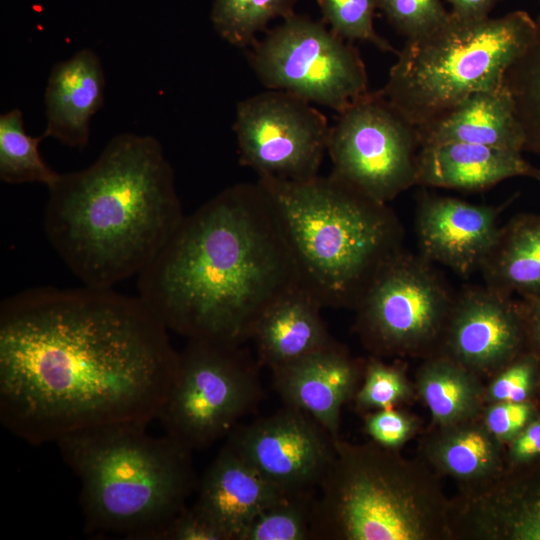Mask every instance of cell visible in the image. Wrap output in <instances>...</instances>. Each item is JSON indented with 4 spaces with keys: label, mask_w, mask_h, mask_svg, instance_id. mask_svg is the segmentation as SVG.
Here are the masks:
<instances>
[{
    "label": "cell",
    "mask_w": 540,
    "mask_h": 540,
    "mask_svg": "<svg viewBox=\"0 0 540 540\" xmlns=\"http://www.w3.org/2000/svg\"><path fill=\"white\" fill-rule=\"evenodd\" d=\"M139 297L30 288L0 306V421L32 445L157 419L179 352Z\"/></svg>",
    "instance_id": "1"
},
{
    "label": "cell",
    "mask_w": 540,
    "mask_h": 540,
    "mask_svg": "<svg viewBox=\"0 0 540 540\" xmlns=\"http://www.w3.org/2000/svg\"><path fill=\"white\" fill-rule=\"evenodd\" d=\"M139 297L169 331L243 345L265 310L300 285L262 186L240 183L185 215L137 276Z\"/></svg>",
    "instance_id": "2"
},
{
    "label": "cell",
    "mask_w": 540,
    "mask_h": 540,
    "mask_svg": "<svg viewBox=\"0 0 540 540\" xmlns=\"http://www.w3.org/2000/svg\"><path fill=\"white\" fill-rule=\"evenodd\" d=\"M46 237L84 286L113 288L138 276L183 217L174 171L160 142L120 133L88 167L48 187Z\"/></svg>",
    "instance_id": "3"
},
{
    "label": "cell",
    "mask_w": 540,
    "mask_h": 540,
    "mask_svg": "<svg viewBox=\"0 0 540 540\" xmlns=\"http://www.w3.org/2000/svg\"><path fill=\"white\" fill-rule=\"evenodd\" d=\"M257 182L279 217L300 285L322 307L354 309L378 270L402 250L403 229L388 203L332 173Z\"/></svg>",
    "instance_id": "4"
},
{
    "label": "cell",
    "mask_w": 540,
    "mask_h": 540,
    "mask_svg": "<svg viewBox=\"0 0 540 540\" xmlns=\"http://www.w3.org/2000/svg\"><path fill=\"white\" fill-rule=\"evenodd\" d=\"M143 426H110L56 444L79 478L85 528L143 540L186 507L198 488L192 451Z\"/></svg>",
    "instance_id": "5"
},
{
    "label": "cell",
    "mask_w": 540,
    "mask_h": 540,
    "mask_svg": "<svg viewBox=\"0 0 540 540\" xmlns=\"http://www.w3.org/2000/svg\"><path fill=\"white\" fill-rule=\"evenodd\" d=\"M536 32V19L522 10L482 20L450 13L434 30L406 40L381 92L412 124L423 127L471 93L502 86Z\"/></svg>",
    "instance_id": "6"
},
{
    "label": "cell",
    "mask_w": 540,
    "mask_h": 540,
    "mask_svg": "<svg viewBox=\"0 0 540 540\" xmlns=\"http://www.w3.org/2000/svg\"><path fill=\"white\" fill-rule=\"evenodd\" d=\"M335 447L315 499L312 539L419 540L430 534V502L391 449L339 438Z\"/></svg>",
    "instance_id": "7"
},
{
    "label": "cell",
    "mask_w": 540,
    "mask_h": 540,
    "mask_svg": "<svg viewBox=\"0 0 540 540\" xmlns=\"http://www.w3.org/2000/svg\"><path fill=\"white\" fill-rule=\"evenodd\" d=\"M260 363L242 345L188 339L157 419L192 452L227 437L263 399Z\"/></svg>",
    "instance_id": "8"
},
{
    "label": "cell",
    "mask_w": 540,
    "mask_h": 540,
    "mask_svg": "<svg viewBox=\"0 0 540 540\" xmlns=\"http://www.w3.org/2000/svg\"><path fill=\"white\" fill-rule=\"evenodd\" d=\"M249 47L250 66L270 90L337 113L369 91L359 50L307 16L291 15Z\"/></svg>",
    "instance_id": "9"
},
{
    "label": "cell",
    "mask_w": 540,
    "mask_h": 540,
    "mask_svg": "<svg viewBox=\"0 0 540 540\" xmlns=\"http://www.w3.org/2000/svg\"><path fill=\"white\" fill-rule=\"evenodd\" d=\"M454 296L432 262L402 249L356 303L357 332L378 355L422 350L444 332Z\"/></svg>",
    "instance_id": "10"
},
{
    "label": "cell",
    "mask_w": 540,
    "mask_h": 540,
    "mask_svg": "<svg viewBox=\"0 0 540 540\" xmlns=\"http://www.w3.org/2000/svg\"><path fill=\"white\" fill-rule=\"evenodd\" d=\"M417 127L381 92L368 91L338 113L327 152L332 174L383 203L417 185Z\"/></svg>",
    "instance_id": "11"
},
{
    "label": "cell",
    "mask_w": 540,
    "mask_h": 540,
    "mask_svg": "<svg viewBox=\"0 0 540 540\" xmlns=\"http://www.w3.org/2000/svg\"><path fill=\"white\" fill-rule=\"evenodd\" d=\"M330 128L310 102L270 89L239 102L233 125L240 162L259 177L286 180L318 175Z\"/></svg>",
    "instance_id": "12"
},
{
    "label": "cell",
    "mask_w": 540,
    "mask_h": 540,
    "mask_svg": "<svg viewBox=\"0 0 540 540\" xmlns=\"http://www.w3.org/2000/svg\"><path fill=\"white\" fill-rule=\"evenodd\" d=\"M227 441L287 495L313 494L336 454V438L312 416L288 406L238 425Z\"/></svg>",
    "instance_id": "13"
},
{
    "label": "cell",
    "mask_w": 540,
    "mask_h": 540,
    "mask_svg": "<svg viewBox=\"0 0 540 540\" xmlns=\"http://www.w3.org/2000/svg\"><path fill=\"white\" fill-rule=\"evenodd\" d=\"M444 332L450 359L476 369L510 362L526 343L519 301L486 285L455 294Z\"/></svg>",
    "instance_id": "14"
},
{
    "label": "cell",
    "mask_w": 540,
    "mask_h": 540,
    "mask_svg": "<svg viewBox=\"0 0 540 540\" xmlns=\"http://www.w3.org/2000/svg\"><path fill=\"white\" fill-rule=\"evenodd\" d=\"M506 205L422 195L415 218L420 254L461 276L479 271L498 235V219Z\"/></svg>",
    "instance_id": "15"
},
{
    "label": "cell",
    "mask_w": 540,
    "mask_h": 540,
    "mask_svg": "<svg viewBox=\"0 0 540 540\" xmlns=\"http://www.w3.org/2000/svg\"><path fill=\"white\" fill-rule=\"evenodd\" d=\"M273 386L285 406L299 409L338 438L343 404L355 393L360 366L336 341L272 371Z\"/></svg>",
    "instance_id": "16"
},
{
    "label": "cell",
    "mask_w": 540,
    "mask_h": 540,
    "mask_svg": "<svg viewBox=\"0 0 540 540\" xmlns=\"http://www.w3.org/2000/svg\"><path fill=\"white\" fill-rule=\"evenodd\" d=\"M194 506L227 537L238 540L265 508L288 496L266 480L228 441L198 484Z\"/></svg>",
    "instance_id": "17"
},
{
    "label": "cell",
    "mask_w": 540,
    "mask_h": 540,
    "mask_svg": "<svg viewBox=\"0 0 540 540\" xmlns=\"http://www.w3.org/2000/svg\"><path fill=\"white\" fill-rule=\"evenodd\" d=\"M105 74L98 54L89 48L52 67L44 92L46 128L43 138L83 149L91 119L104 103Z\"/></svg>",
    "instance_id": "18"
},
{
    "label": "cell",
    "mask_w": 540,
    "mask_h": 540,
    "mask_svg": "<svg viewBox=\"0 0 540 540\" xmlns=\"http://www.w3.org/2000/svg\"><path fill=\"white\" fill-rule=\"evenodd\" d=\"M417 185L478 192L510 178L540 181V168L522 153L466 142L422 145L417 154Z\"/></svg>",
    "instance_id": "19"
},
{
    "label": "cell",
    "mask_w": 540,
    "mask_h": 540,
    "mask_svg": "<svg viewBox=\"0 0 540 540\" xmlns=\"http://www.w3.org/2000/svg\"><path fill=\"white\" fill-rule=\"evenodd\" d=\"M321 308L302 286L272 303L259 318L251 336L260 365L273 371L334 343Z\"/></svg>",
    "instance_id": "20"
},
{
    "label": "cell",
    "mask_w": 540,
    "mask_h": 540,
    "mask_svg": "<svg viewBox=\"0 0 540 540\" xmlns=\"http://www.w3.org/2000/svg\"><path fill=\"white\" fill-rule=\"evenodd\" d=\"M417 130L421 146L466 142L520 153L525 150L523 129L505 84L471 93L447 113Z\"/></svg>",
    "instance_id": "21"
},
{
    "label": "cell",
    "mask_w": 540,
    "mask_h": 540,
    "mask_svg": "<svg viewBox=\"0 0 540 540\" xmlns=\"http://www.w3.org/2000/svg\"><path fill=\"white\" fill-rule=\"evenodd\" d=\"M479 271L501 294L540 298V214H519L500 227Z\"/></svg>",
    "instance_id": "22"
},
{
    "label": "cell",
    "mask_w": 540,
    "mask_h": 540,
    "mask_svg": "<svg viewBox=\"0 0 540 540\" xmlns=\"http://www.w3.org/2000/svg\"><path fill=\"white\" fill-rule=\"evenodd\" d=\"M24 129L23 114L12 109L0 116V179L9 184L42 183L47 188L59 173L44 161L38 145Z\"/></svg>",
    "instance_id": "23"
},
{
    "label": "cell",
    "mask_w": 540,
    "mask_h": 540,
    "mask_svg": "<svg viewBox=\"0 0 540 540\" xmlns=\"http://www.w3.org/2000/svg\"><path fill=\"white\" fill-rule=\"evenodd\" d=\"M299 0H214L210 20L219 36L231 45L249 47L258 32L275 18L294 13Z\"/></svg>",
    "instance_id": "24"
},
{
    "label": "cell",
    "mask_w": 540,
    "mask_h": 540,
    "mask_svg": "<svg viewBox=\"0 0 540 540\" xmlns=\"http://www.w3.org/2000/svg\"><path fill=\"white\" fill-rule=\"evenodd\" d=\"M420 389L434 417L445 424L465 417L476 396L471 377L450 358L433 361L423 368Z\"/></svg>",
    "instance_id": "25"
},
{
    "label": "cell",
    "mask_w": 540,
    "mask_h": 540,
    "mask_svg": "<svg viewBox=\"0 0 540 540\" xmlns=\"http://www.w3.org/2000/svg\"><path fill=\"white\" fill-rule=\"evenodd\" d=\"M536 23L533 42L508 68L504 84L514 100L525 137V150L540 157V14Z\"/></svg>",
    "instance_id": "26"
},
{
    "label": "cell",
    "mask_w": 540,
    "mask_h": 540,
    "mask_svg": "<svg viewBox=\"0 0 540 540\" xmlns=\"http://www.w3.org/2000/svg\"><path fill=\"white\" fill-rule=\"evenodd\" d=\"M315 498L313 494L288 495L261 511L238 540H308Z\"/></svg>",
    "instance_id": "27"
},
{
    "label": "cell",
    "mask_w": 540,
    "mask_h": 540,
    "mask_svg": "<svg viewBox=\"0 0 540 540\" xmlns=\"http://www.w3.org/2000/svg\"><path fill=\"white\" fill-rule=\"evenodd\" d=\"M440 464L461 477L479 476L495 464V446L479 428H463L444 438L437 448Z\"/></svg>",
    "instance_id": "28"
},
{
    "label": "cell",
    "mask_w": 540,
    "mask_h": 540,
    "mask_svg": "<svg viewBox=\"0 0 540 540\" xmlns=\"http://www.w3.org/2000/svg\"><path fill=\"white\" fill-rule=\"evenodd\" d=\"M323 20L340 38L374 45L383 52L398 51L374 29L373 16L377 0H318Z\"/></svg>",
    "instance_id": "29"
},
{
    "label": "cell",
    "mask_w": 540,
    "mask_h": 540,
    "mask_svg": "<svg viewBox=\"0 0 540 540\" xmlns=\"http://www.w3.org/2000/svg\"><path fill=\"white\" fill-rule=\"evenodd\" d=\"M377 8L407 39L429 33L450 15L441 0H377Z\"/></svg>",
    "instance_id": "30"
},
{
    "label": "cell",
    "mask_w": 540,
    "mask_h": 540,
    "mask_svg": "<svg viewBox=\"0 0 540 540\" xmlns=\"http://www.w3.org/2000/svg\"><path fill=\"white\" fill-rule=\"evenodd\" d=\"M364 376L355 395L357 404L363 408L391 409L408 392L403 374L394 366L371 360L365 367Z\"/></svg>",
    "instance_id": "31"
},
{
    "label": "cell",
    "mask_w": 540,
    "mask_h": 540,
    "mask_svg": "<svg viewBox=\"0 0 540 540\" xmlns=\"http://www.w3.org/2000/svg\"><path fill=\"white\" fill-rule=\"evenodd\" d=\"M143 540H227L226 535L194 505L185 507Z\"/></svg>",
    "instance_id": "32"
},
{
    "label": "cell",
    "mask_w": 540,
    "mask_h": 540,
    "mask_svg": "<svg viewBox=\"0 0 540 540\" xmlns=\"http://www.w3.org/2000/svg\"><path fill=\"white\" fill-rule=\"evenodd\" d=\"M500 518L513 539L540 540V483L515 497Z\"/></svg>",
    "instance_id": "33"
},
{
    "label": "cell",
    "mask_w": 540,
    "mask_h": 540,
    "mask_svg": "<svg viewBox=\"0 0 540 540\" xmlns=\"http://www.w3.org/2000/svg\"><path fill=\"white\" fill-rule=\"evenodd\" d=\"M537 357L533 352L520 356L495 379L491 397L501 402H524L530 392Z\"/></svg>",
    "instance_id": "34"
},
{
    "label": "cell",
    "mask_w": 540,
    "mask_h": 540,
    "mask_svg": "<svg viewBox=\"0 0 540 540\" xmlns=\"http://www.w3.org/2000/svg\"><path fill=\"white\" fill-rule=\"evenodd\" d=\"M412 429L409 419L392 409H382L366 420L367 433L380 446L393 449L406 440Z\"/></svg>",
    "instance_id": "35"
},
{
    "label": "cell",
    "mask_w": 540,
    "mask_h": 540,
    "mask_svg": "<svg viewBox=\"0 0 540 540\" xmlns=\"http://www.w3.org/2000/svg\"><path fill=\"white\" fill-rule=\"evenodd\" d=\"M531 415V407L524 402H501L488 411L486 424L498 438L509 439L523 430Z\"/></svg>",
    "instance_id": "36"
},
{
    "label": "cell",
    "mask_w": 540,
    "mask_h": 540,
    "mask_svg": "<svg viewBox=\"0 0 540 540\" xmlns=\"http://www.w3.org/2000/svg\"><path fill=\"white\" fill-rule=\"evenodd\" d=\"M519 304L526 343L531 346V352L540 356V298H521Z\"/></svg>",
    "instance_id": "37"
},
{
    "label": "cell",
    "mask_w": 540,
    "mask_h": 540,
    "mask_svg": "<svg viewBox=\"0 0 540 540\" xmlns=\"http://www.w3.org/2000/svg\"><path fill=\"white\" fill-rule=\"evenodd\" d=\"M512 455L518 461L540 455V421L532 423L516 437Z\"/></svg>",
    "instance_id": "38"
},
{
    "label": "cell",
    "mask_w": 540,
    "mask_h": 540,
    "mask_svg": "<svg viewBox=\"0 0 540 540\" xmlns=\"http://www.w3.org/2000/svg\"><path fill=\"white\" fill-rule=\"evenodd\" d=\"M451 5L450 13L467 20H482L489 14L499 0H446Z\"/></svg>",
    "instance_id": "39"
},
{
    "label": "cell",
    "mask_w": 540,
    "mask_h": 540,
    "mask_svg": "<svg viewBox=\"0 0 540 540\" xmlns=\"http://www.w3.org/2000/svg\"><path fill=\"white\" fill-rule=\"evenodd\" d=\"M540 1V0H539Z\"/></svg>",
    "instance_id": "40"
}]
</instances>
